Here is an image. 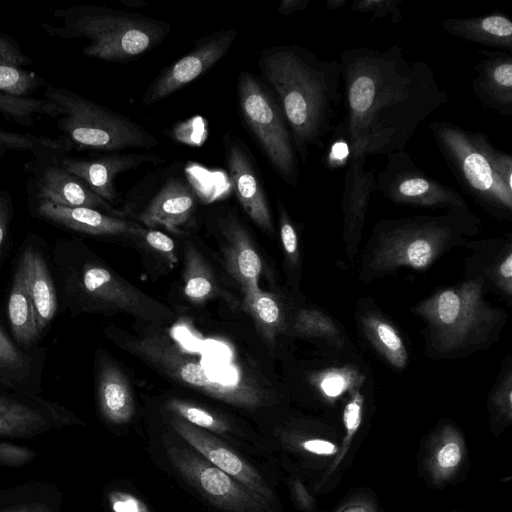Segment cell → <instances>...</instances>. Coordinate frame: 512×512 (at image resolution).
<instances>
[{
  "mask_svg": "<svg viewBox=\"0 0 512 512\" xmlns=\"http://www.w3.org/2000/svg\"><path fill=\"white\" fill-rule=\"evenodd\" d=\"M180 475L208 501L227 512H266L268 500L183 445H166Z\"/></svg>",
  "mask_w": 512,
  "mask_h": 512,
  "instance_id": "cell-13",
  "label": "cell"
},
{
  "mask_svg": "<svg viewBox=\"0 0 512 512\" xmlns=\"http://www.w3.org/2000/svg\"><path fill=\"white\" fill-rule=\"evenodd\" d=\"M362 405L363 396L358 390H355L353 397L347 403L343 414L344 423L347 428L349 437L354 434L360 425Z\"/></svg>",
  "mask_w": 512,
  "mask_h": 512,
  "instance_id": "cell-44",
  "label": "cell"
},
{
  "mask_svg": "<svg viewBox=\"0 0 512 512\" xmlns=\"http://www.w3.org/2000/svg\"><path fill=\"white\" fill-rule=\"evenodd\" d=\"M293 330L298 335L320 337L337 343L340 332L334 321L316 309H302L294 319Z\"/></svg>",
  "mask_w": 512,
  "mask_h": 512,
  "instance_id": "cell-37",
  "label": "cell"
},
{
  "mask_svg": "<svg viewBox=\"0 0 512 512\" xmlns=\"http://www.w3.org/2000/svg\"><path fill=\"white\" fill-rule=\"evenodd\" d=\"M512 390V377L511 373H508L506 377L500 382V385L495 392V401L505 410L511 409V393Z\"/></svg>",
  "mask_w": 512,
  "mask_h": 512,
  "instance_id": "cell-49",
  "label": "cell"
},
{
  "mask_svg": "<svg viewBox=\"0 0 512 512\" xmlns=\"http://www.w3.org/2000/svg\"><path fill=\"white\" fill-rule=\"evenodd\" d=\"M46 357L45 347L19 346L0 320V389L40 395Z\"/></svg>",
  "mask_w": 512,
  "mask_h": 512,
  "instance_id": "cell-23",
  "label": "cell"
},
{
  "mask_svg": "<svg viewBox=\"0 0 512 512\" xmlns=\"http://www.w3.org/2000/svg\"><path fill=\"white\" fill-rule=\"evenodd\" d=\"M73 424L81 421L57 402L0 389V438H30Z\"/></svg>",
  "mask_w": 512,
  "mask_h": 512,
  "instance_id": "cell-16",
  "label": "cell"
},
{
  "mask_svg": "<svg viewBox=\"0 0 512 512\" xmlns=\"http://www.w3.org/2000/svg\"><path fill=\"white\" fill-rule=\"evenodd\" d=\"M442 27L446 33L465 41L508 53L512 51V22L502 13L447 18L442 21Z\"/></svg>",
  "mask_w": 512,
  "mask_h": 512,
  "instance_id": "cell-27",
  "label": "cell"
},
{
  "mask_svg": "<svg viewBox=\"0 0 512 512\" xmlns=\"http://www.w3.org/2000/svg\"><path fill=\"white\" fill-rule=\"evenodd\" d=\"M479 219L468 208L441 216L390 219L374 227V249L368 268L388 272L400 267L426 269L450 244L477 229Z\"/></svg>",
  "mask_w": 512,
  "mask_h": 512,
  "instance_id": "cell-6",
  "label": "cell"
},
{
  "mask_svg": "<svg viewBox=\"0 0 512 512\" xmlns=\"http://www.w3.org/2000/svg\"><path fill=\"white\" fill-rule=\"evenodd\" d=\"M346 3V0H328L326 2V8L328 10H336L341 8Z\"/></svg>",
  "mask_w": 512,
  "mask_h": 512,
  "instance_id": "cell-52",
  "label": "cell"
},
{
  "mask_svg": "<svg viewBox=\"0 0 512 512\" xmlns=\"http://www.w3.org/2000/svg\"><path fill=\"white\" fill-rule=\"evenodd\" d=\"M483 58L473 66L471 88L476 98L500 114L512 115V55L502 50H481Z\"/></svg>",
  "mask_w": 512,
  "mask_h": 512,
  "instance_id": "cell-24",
  "label": "cell"
},
{
  "mask_svg": "<svg viewBox=\"0 0 512 512\" xmlns=\"http://www.w3.org/2000/svg\"><path fill=\"white\" fill-rule=\"evenodd\" d=\"M303 447L316 454H333L337 451L333 443L319 439L308 440L304 442Z\"/></svg>",
  "mask_w": 512,
  "mask_h": 512,
  "instance_id": "cell-50",
  "label": "cell"
},
{
  "mask_svg": "<svg viewBox=\"0 0 512 512\" xmlns=\"http://www.w3.org/2000/svg\"><path fill=\"white\" fill-rule=\"evenodd\" d=\"M52 259L63 304L73 317L125 312L152 322L173 318L167 307L106 266L79 239H58Z\"/></svg>",
  "mask_w": 512,
  "mask_h": 512,
  "instance_id": "cell-3",
  "label": "cell"
},
{
  "mask_svg": "<svg viewBox=\"0 0 512 512\" xmlns=\"http://www.w3.org/2000/svg\"><path fill=\"white\" fill-rule=\"evenodd\" d=\"M309 0H282L277 8V13L283 16H289L297 11L304 10Z\"/></svg>",
  "mask_w": 512,
  "mask_h": 512,
  "instance_id": "cell-51",
  "label": "cell"
},
{
  "mask_svg": "<svg viewBox=\"0 0 512 512\" xmlns=\"http://www.w3.org/2000/svg\"><path fill=\"white\" fill-rule=\"evenodd\" d=\"M31 62L13 38L0 34V93L27 97L41 87L44 80L26 69Z\"/></svg>",
  "mask_w": 512,
  "mask_h": 512,
  "instance_id": "cell-29",
  "label": "cell"
},
{
  "mask_svg": "<svg viewBox=\"0 0 512 512\" xmlns=\"http://www.w3.org/2000/svg\"><path fill=\"white\" fill-rule=\"evenodd\" d=\"M35 453L26 447H19L7 442H0V464L22 465L34 458Z\"/></svg>",
  "mask_w": 512,
  "mask_h": 512,
  "instance_id": "cell-43",
  "label": "cell"
},
{
  "mask_svg": "<svg viewBox=\"0 0 512 512\" xmlns=\"http://www.w3.org/2000/svg\"><path fill=\"white\" fill-rule=\"evenodd\" d=\"M62 496L44 483H31L0 491V512H58Z\"/></svg>",
  "mask_w": 512,
  "mask_h": 512,
  "instance_id": "cell-30",
  "label": "cell"
},
{
  "mask_svg": "<svg viewBox=\"0 0 512 512\" xmlns=\"http://www.w3.org/2000/svg\"><path fill=\"white\" fill-rule=\"evenodd\" d=\"M224 161L234 194L248 217L262 230L274 232L268 197L245 142L232 131L222 138Z\"/></svg>",
  "mask_w": 512,
  "mask_h": 512,
  "instance_id": "cell-17",
  "label": "cell"
},
{
  "mask_svg": "<svg viewBox=\"0 0 512 512\" xmlns=\"http://www.w3.org/2000/svg\"><path fill=\"white\" fill-rule=\"evenodd\" d=\"M377 190L390 202L422 208H468L452 187L424 173L405 150L387 156L376 176Z\"/></svg>",
  "mask_w": 512,
  "mask_h": 512,
  "instance_id": "cell-12",
  "label": "cell"
},
{
  "mask_svg": "<svg viewBox=\"0 0 512 512\" xmlns=\"http://www.w3.org/2000/svg\"><path fill=\"white\" fill-rule=\"evenodd\" d=\"M62 166L84 181L89 188L113 205L118 200L115 179L122 173L138 169L147 164H160L163 158L156 154H108L95 158L67 156L59 157Z\"/></svg>",
  "mask_w": 512,
  "mask_h": 512,
  "instance_id": "cell-19",
  "label": "cell"
},
{
  "mask_svg": "<svg viewBox=\"0 0 512 512\" xmlns=\"http://www.w3.org/2000/svg\"><path fill=\"white\" fill-rule=\"evenodd\" d=\"M215 223L224 240L223 253L230 275L239 284L243 294L258 289L262 260L244 225L229 209L219 213Z\"/></svg>",
  "mask_w": 512,
  "mask_h": 512,
  "instance_id": "cell-22",
  "label": "cell"
},
{
  "mask_svg": "<svg viewBox=\"0 0 512 512\" xmlns=\"http://www.w3.org/2000/svg\"><path fill=\"white\" fill-rule=\"evenodd\" d=\"M197 207L198 194L176 162L148 174L131 187L122 212L145 228L164 227L180 233Z\"/></svg>",
  "mask_w": 512,
  "mask_h": 512,
  "instance_id": "cell-11",
  "label": "cell"
},
{
  "mask_svg": "<svg viewBox=\"0 0 512 512\" xmlns=\"http://www.w3.org/2000/svg\"><path fill=\"white\" fill-rule=\"evenodd\" d=\"M362 328L368 340L378 352L395 368L406 366L408 354L403 339L395 328L376 315L361 318Z\"/></svg>",
  "mask_w": 512,
  "mask_h": 512,
  "instance_id": "cell-32",
  "label": "cell"
},
{
  "mask_svg": "<svg viewBox=\"0 0 512 512\" xmlns=\"http://www.w3.org/2000/svg\"><path fill=\"white\" fill-rule=\"evenodd\" d=\"M240 116L267 162L289 186L296 188L299 178L298 156L283 112L265 83L244 70L237 78Z\"/></svg>",
  "mask_w": 512,
  "mask_h": 512,
  "instance_id": "cell-10",
  "label": "cell"
},
{
  "mask_svg": "<svg viewBox=\"0 0 512 512\" xmlns=\"http://www.w3.org/2000/svg\"><path fill=\"white\" fill-rule=\"evenodd\" d=\"M236 37L235 29H221L199 38L187 54L153 79L144 92L143 103H158L198 79L226 55Z\"/></svg>",
  "mask_w": 512,
  "mask_h": 512,
  "instance_id": "cell-15",
  "label": "cell"
},
{
  "mask_svg": "<svg viewBox=\"0 0 512 512\" xmlns=\"http://www.w3.org/2000/svg\"><path fill=\"white\" fill-rule=\"evenodd\" d=\"M167 408L177 417L200 429L217 433H225L230 429L229 424L222 418L189 402L171 399L167 403Z\"/></svg>",
  "mask_w": 512,
  "mask_h": 512,
  "instance_id": "cell-38",
  "label": "cell"
},
{
  "mask_svg": "<svg viewBox=\"0 0 512 512\" xmlns=\"http://www.w3.org/2000/svg\"><path fill=\"white\" fill-rule=\"evenodd\" d=\"M40 242L41 239L37 235L28 234L21 246L18 260L24 270L37 328L41 335L54 320L59 308V299L55 281Z\"/></svg>",
  "mask_w": 512,
  "mask_h": 512,
  "instance_id": "cell-21",
  "label": "cell"
},
{
  "mask_svg": "<svg viewBox=\"0 0 512 512\" xmlns=\"http://www.w3.org/2000/svg\"><path fill=\"white\" fill-rule=\"evenodd\" d=\"M63 150H47L33 156L25 166L29 202L47 201L67 207H87L126 218L122 210L105 201L60 163Z\"/></svg>",
  "mask_w": 512,
  "mask_h": 512,
  "instance_id": "cell-14",
  "label": "cell"
},
{
  "mask_svg": "<svg viewBox=\"0 0 512 512\" xmlns=\"http://www.w3.org/2000/svg\"><path fill=\"white\" fill-rule=\"evenodd\" d=\"M44 96L58 106L56 125L71 148L114 152L149 150L159 144L137 122L74 92L48 85Z\"/></svg>",
  "mask_w": 512,
  "mask_h": 512,
  "instance_id": "cell-8",
  "label": "cell"
},
{
  "mask_svg": "<svg viewBox=\"0 0 512 512\" xmlns=\"http://www.w3.org/2000/svg\"><path fill=\"white\" fill-rule=\"evenodd\" d=\"M174 430L204 459L267 500L272 493L259 472L216 437L179 417L171 420Z\"/></svg>",
  "mask_w": 512,
  "mask_h": 512,
  "instance_id": "cell-20",
  "label": "cell"
},
{
  "mask_svg": "<svg viewBox=\"0 0 512 512\" xmlns=\"http://www.w3.org/2000/svg\"><path fill=\"white\" fill-rule=\"evenodd\" d=\"M401 0H357L351 5L355 12H371L373 19H386L397 24L402 19Z\"/></svg>",
  "mask_w": 512,
  "mask_h": 512,
  "instance_id": "cell-39",
  "label": "cell"
},
{
  "mask_svg": "<svg viewBox=\"0 0 512 512\" xmlns=\"http://www.w3.org/2000/svg\"><path fill=\"white\" fill-rule=\"evenodd\" d=\"M30 212L54 226L92 237H141L145 227L134 220L115 217L87 207H67L47 201L30 202Z\"/></svg>",
  "mask_w": 512,
  "mask_h": 512,
  "instance_id": "cell-18",
  "label": "cell"
},
{
  "mask_svg": "<svg viewBox=\"0 0 512 512\" xmlns=\"http://www.w3.org/2000/svg\"><path fill=\"white\" fill-rule=\"evenodd\" d=\"M278 208L282 246L291 263L296 264L299 259L297 232L284 204L281 201L278 202Z\"/></svg>",
  "mask_w": 512,
  "mask_h": 512,
  "instance_id": "cell-40",
  "label": "cell"
},
{
  "mask_svg": "<svg viewBox=\"0 0 512 512\" xmlns=\"http://www.w3.org/2000/svg\"><path fill=\"white\" fill-rule=\"evenodd\" d=\"M111 503L114 512H149L138 498L122 492L112 494Z\"/></svg>",
  "mask_w": 512,
  "mask_h": 512,
  "instance_id": "cell-45",
  "label": "cell"
},
{
  "mask_svg": "<svg viewBox=\"0 0 512 512\" xmlns=\"http://www.w3.org/2000/svg\"><path fill=\"white\" fill-rule=\"evenodd\" d=\"M95 384L102 418L112 425L128 423L135 413L132 390L125 374L105 352L96 355Z\"/></svg>",
  "mask_w": 512,
  "mask_h": 512,
  "instance_id": "cell-26",
  "label": "cell"
},
{
  "mask_svg": "<svg viewBox=\"0 0 512 512\" xmlns=\"http://www.w3.org/2000/svg\"><path fill=\"white\" fill-rule=\"evenodd\" d=\"M61 24L41 23L51 37L86 38L82 52L107 62H126L157 47L170 33L168 22L106 6L74 5L53 11Z\"/></svg>",
  "mask_w": 512,
  "mask_h": 512,
  "instance_id": "cell-4",
  "label": "cell"
},
{
  "mask_svg": "<svg viewBox=\"0 0 512 512\" xmlns=\"http://www.w3.org/2000/svg\"><path fill=\"white\" fill-rule=\"evenodd\" d=\"M429 130L450 172L462 190L494 213L512 212V156L500 151L482 132L447 120Z\"/></svg>",
  "mask_w": 512,
  "mask_h": 512,
  "instance_id": "cell-5",
  "label": "cell"
},
{
  "mask_svg": "<svg viewBox=\"0 0 512 512\" xmlns=\"http://www.w3.org/2000/svg\"><path fill=\"white\" fill-rule=\"evenodd\" d=\"M258 67L283 112L297 156L306 163L336 128L343 98L340 62L299 45H274L260 52Z\"/></svg>",
  "mask_w": 512,
  "mask_h": 512,
  "instance_id": "cell-2",
  "label": "cell"
},
{
  "mask_svg": "<svg viewBox=\"0 0 512 512\" xmlns=\"http://www.w3.org/2000/svg\"><path fill=\"white\" fill-rule=\"evenodd\" d=\"M7 319L11 336L16 343L25 349L35 347L41 335L37 328L24 270L19 260L13 272L7 297Z\"/></svg>",
  "mask_w": 512,
  "mask_h": 512,
  "instance_id": "cell-28",
  "label": "cell"
},
{
  "mask_svg": "<svg viewBox=\"0 0 512 512\" xmlns=\"http://www.w3.org/2000/svg\"><path fill=\"white\" fill-rule=\"evenodd\" d=\"M461 459L459 446L455 442H449L438 453V463L443 468L456 466Z\"/></svg>",
  "mask_w": 512,
  "mask_h": 512,
  "instance_id": "cell-47",
  "label": "cell"
},
{
  "mask_svg": "<svg viewBox=\"0 0 512 512\" xmlns=\"http://www.w3.org/2000/svg\"><path fill=\"white\" fill-rule=\"evenodd\" d=\"M310 381L325 397L335 399L360 386L364 376L350 366L334 367L313 373Z\"/></svg>",
  "mask_w": 512,
  "mask_h": 512,
  "instance_id": "cell-35",
  "label": "cell"
},
{
  "mask_svg": "<svg viewBox=\"0 0 512 512\" xmlns=\"http://www.w3.org/2000/svg\"><path fill=\"white\" fill-rule=\"evenodd\" d=\"M125 346L171 379L217 400L243 408H255L264 401L263 390L237 366L213 370L161 334L133 338Z\"/></svg>",
  "mask_w": 512,
  "mask_h": 512,
  "instance_id": "cell-7",
  "label": "cell"
},
{
  "mask_svg": "<svg viewBox=\"0 0 512 512\" xmlns=\"http://www.w3.org/2000/svg\"><path fill=\"white\" fill-rule=\"evenodd\" d=\"M483 283L477 278L441 290L413 309L436 350L452 353L479 344L499 324L501 314L485 300Z\"/></svg>",
  "mask_w": 512,
  "mask_h": 512,
  "instance_id": "cell-9",
  "label": "cell"
},
{
  "mask_svg": "<svg viewBox=\"0 0 512 512\" xmlns=\"http://www.w3.org/2000/svg\"><path fill=\"white\" fill-rule=\"evenodd\" d=\"M184 294L193 303H203L217 294V284L201 254L187 245L184 261Z\"/></svg>",
  "mask_w": 512,
  "mask_h": 512,
  "instance_id": "cell-33",
  "label": "cell"
},
{
  "mask_svg": "<svg viewBox=\"0 0 512 512\" xmlns=\"http://www.w3.org/2000/svg\"><path fill=\"white\" fill-rule=\"evenodd\" d=\"M243 308L254 321L262 337L273 344L285 330V316L276 297L260 289L243 294Z\"/></svg>",
  "mask_w": 512,
  "mask_h": 512,
  "instance_id": "cell-31",
  "label": "cell"
},
{
  "mask_svg": "<svg viewBox=\"0 0 512 512\" xmlns=\"http://www.w3.org/2000/svg\"><path fill=\"white\" fill-rule=\"evenodd\" d=\"M496 284L508 295L512 292V253L509 252L506 257L498 264L494 271Z\"/></svg>",
  "mask_w": 512,
  "mask_h": 512,
  "instance_id": "cell-46",
  "label": "cell"
},
{
  "mask_svg": "<svg viewBox=\"0 0 512 512\" xmlns=\"http://www.w3.org/2000/svg\"><path fill=\"white\" fill-rule=\"evenodd\" d=\"M30 151L33 156L47 150H63L68 152L71 147L61 137L51 139L31 133H15L0 129V157L7 151Z\"/></svg>",
  "mask_w": 512,
  "mask_h": 512,
  "instance_id": "cell-36",
  "label": "cell"
},
{
  "mask_svg": "<svg viewBox=\"0 0 512 512\" xmlns=\"http://www.w3.org/2000/svg\"><path fill=\"white\" fill-rule=\"evenodd\" d=\"M366 159H349L342 197L343 236L347 252L354 256L361 238L370 197L377 190L373 170L365 169Z\"/></svg>",
  "mask_w": 512,
  "mask_h": 512,
  "instance_id": "cell-25",
  "label": "cell"
},
{
  "mask_svg": "<svg viewBox=\"0 0 512 512\" xmlns=\"http://www.w3.org/2000/svg\"><path fill=\"white\" fill-rule=\"evenodd\" d=\"M348 155H350V150L347 142L342 140L334 142L325 160L327 169L337 167V162H342Z\"/></svg>",
  "mask_w": 512,
  "mask_h": 512,
  "instance_id": "cell-48",
  "label": "cell"
},
{
  "mask_svg": "<svg viewBox=\"0 0 512 512\" xmlns=\"http://www.w3.org/2000/svg\"><path fill=\"white\" fill-rule=\"evenodd\" d=\"M350 159L405 151L418 127L449 101L433 69L402 47L351 48L340 55Z\"/></svg>",
  "mask_w": 512,
  "mask_h": 512,
  "instance_id": "cell-1",
  "label": "cell"
},
{
  "mask_svg": "<svg viewBox=\"0 0 512 512\" xmlns=\"http://www.w3.org/2000/svg\"><path fill=\"white\" fill-rule=\"evenodd\" d=\"M14 206L8 191L0 190V260L8 245Z\"/></svg>",
  "mask_w": 512,
  "mask_h": 512,
  "instance_id": "cell-41",
  "label": "cell"
},
{
  "mask_svg": "<svg viewBox=\"0 0 512 512\" xmlns=\"http://www.w3.org/2000/svg\"><path fill=\"white\" fill-rule=\"evenodd\" d=\"M58 106L48 98L37 99L0 93V114L21 125L31 126L42 115L55 119Z\"/></svg>",
  "mask_w": 512,
  "mask_h": 512,
  "instance_id": "cell-34",
  "label": "cell"
},
{
  "mask_svg": "<svg viewBox=\"0 0 512 512\" xmlns=\"http://www.w3.org/2000/svg\"><path fill=\"white\" fill-rule=\"evenodd\" d=\"M140 238L151 248L164 255L171 265L176 263L177 257L174 241L165 233L156 229L145 228Z\"/></svg>",
  "mask_w": 512,
  "mask_h": 512,
  "instance_id": "cell-42",
  "label": "cell"
}]
</instances>
